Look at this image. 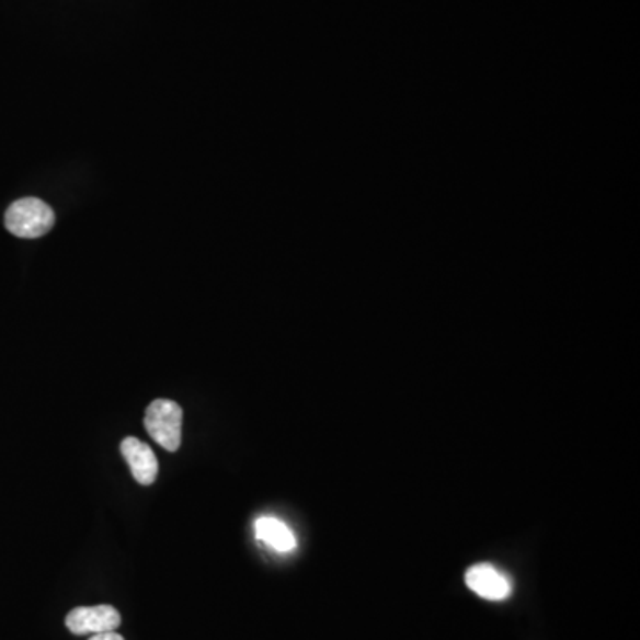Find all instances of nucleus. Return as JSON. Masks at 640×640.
Wrapping results in <instances>:
<instances>
[{
    "mask_svg": "<svg viewBox=\"0 0 640 640\" xmlns=\"http://www.w3.org/2000/svg\"><path fill=\"white\" fill-rule=\"evenodd\" d=\"M56 214L47 203L38 198L14 202L5 213L4 225L19 239H39L53 230Z\"/></svg>",
    "mask_w": 640,
    "mask_h": 640,
    "instance_id": "obj_1",
    "label": "nucleus"
},
{
    "mask_svg": "<svg viewBox=\"0 0 640 640\" xmlns=\"http://www.w3.org/2000/svg\"><path fill=\"white\" fill-rule=\"evenodd\" d=\"M182 420L184 411L176 402L157 399L145 413V427L160 447H164L168 453H176L182 443Z\"/></svg>",
    "mask_w": 640,
    "mask_h": 640,
    "instance_id": "obj_2",
    "label": "nucleus"
},
{
    "mask_svg": "<svg viewBox=\"0 0 640 640\" xmlns=\"http://www.w3.org/2000/svg\"><path fill=\"white\" fill-rule=\"evenodd\" d=\"M122 625V616L111 605L77 607L67 616V628L76 636L114 631Z\"/></svg>",
    "mask_w": 640,
    "mask_h": 640,
    "instance_id": "obj_3",
    "label": "nucleus"
},
{
    "mask_svg": "<svg viewBox=\"0 0 640 640\" xmlns=\"http://www.w3.org/2000/svg\"><path fill=\"white\" fill-rule=\"evenodd\" d=\"M465 580L470 591L479 594L480 598L491 602H502L513 593V582L508 580L507 574L500 573L491 564L471 565Z\"/></svg>",
    "mask_w": 640,
    "mask_h": 640,
    "instance_id": "obj_4",
    "label": "nucleus"
},
{
    "mask_svg": "<svg viewBox=\"0 0 640 640\" xmlns=\"http://www.w3.org/2000/svg\"><path fill=\"white\" fill-rule=\"evenodd\" d=\"M122 454L133 471L134 479L139 484L150 485L156 482L159 462L147 443L139 442L137 438H125L122 442Z\"/></svg>",
    "mask_w": 640,
    "mask_h": 640,
    "instance_id": "obj_5",
    "label": "nucleus"
},
{
    "mask_svg": "<svg viewBox=\"0 0 640 640\" xmlns=\"http://www.w3.org/2000/svg\"><path fill=\"white\" fill-rule=\"evenodd\" d=\"M254 534L259 537V541L265 542L268 548L282 553L293 551L297 545L293 530L282 519L273 518V516H262L256 519Z\"/></svg>",
    "mask_w": 640,
    "mask_h": 640,
    "instance_id": "obj_6",
    "label": "nucleus"
},
{
    "mask_svg": "<svg viewBox=\"0 0 640 640\" xmlns=\"http://www.w3.org/2000/svg\"><path fill=\"white\" fill-rule=\"evenodd\" d=\"M90 640H125L116 631H104V633H94Z\"/></svg>",
    "mask_w": 640,
    "mask_h": 640,
    "instance_id": "obj_7",
    "label": "nucleus"
}]
</instances>
